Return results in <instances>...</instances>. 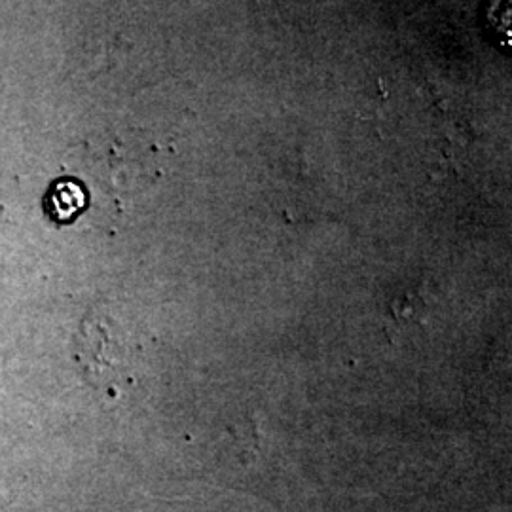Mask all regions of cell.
<instances>
[{
    "mask_svg": "<svg viewBox=\"0 0 512 512\" xmlns=\"http://www.w3.org/2000/svg\"><path fill=\"white\" fill-rule=\"evenodd\" d=\"M82 205H84V194L76 184L63 183L55 188V213L61 219H69L76 211H80Z\"/></svg>",
    "mask_w": 512,
    "mask_h": 512,
    "instance_id": "obj_1",
    "label": "cell"
}]
</instances>
